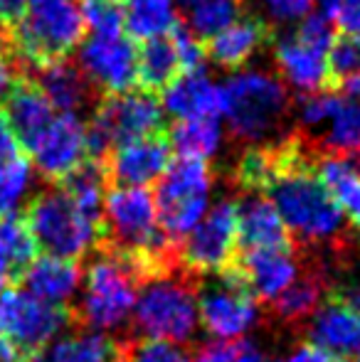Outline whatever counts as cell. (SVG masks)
<instances>
[{"label": "cell", "mask_w": 360, "mask_h": 362, "mask_svg": "<svg viewBox=\"0 0 360 362\" xmlns=\"http://www.w3.org/2000/svg\"><path fill=\"white\" fill-rule=\"evenodd\" d=\"M277 165L265 192H269L277 212L286 229L301 242H333L341 237L346 212L318 180L316 170L308 168L298 146L284 144L274 148Z\"/></svg>", "instance_id": "1"}, {"label": "cell", "mask_w": 360, "mask_h": 362, "mask_svg": "<svg viewBox=\"0 0 360 362\" xmlns=\"http://www.w3.org/2000/svg\"><path fill=\"white\" fill-rule=\"evenodd\" d=\"M178 269V267H175ZM175 269L141 284L134 305V325L153 340L187 343L200 323L195 274Z\"/></svg>", "instance_id": "2"}, {"label": "cell", "mask_w": 360, "mask_h": 362, "mask_svg": "<svg viewBox=\"0 0 360 362\" xmlns=\"http://www.w3.org/2000/svg\"><path fill=\"white\" fill-rule=\"evenodd\" d=\"M230 131L247 144H262L281 129L289 114V91L279 76L265 69L235 72L222 86Z\"/></svg>", "instance_id": "3"}, {"label": "cell", "mask_w": 360, "mask_h": 362, "mask_svg": "<svg viewBox=\"0 0 360 362\" xmlns=\"http://www.w3.org/2000/svg\"><path fill=\"white\" fill-rule=\"evenodd\" d=\"M144 284L139 269L121 254L104 249L84 274V296L77 315L91 330H114L134 313L136 296Z\"/></svg>", "instance_id": "4"}, {"label": "cell", "mask_w": 360, "mask_h": 362, "mask_svg": "<svg viewBox=\"0 0 360 362\" xmlns=\"http://www.w3.org/2000/svg\"><path fill=\"white\" fill-rule=\"evenodd\" d=\"M25 224L37 249L50 257L77 262L101 242V219L84 215L62 187L35 197L28 205Z\"/></svg>", "instance_id": "5"}, {"label": "cell", "mask_w": 360, "mask_h": 362, "mask_svg": "<svg viewBox=\"0 0 360 362\" xmlns=\"http://www.w3.org/2000/svg\"><path fill=\"white\" fill-rule=\"evenodd\" d=\"M15 49L23 59L45 67L67 54L82 42L84 20L77 0H37L28 3V13L10 30Z\"/></svg>", "instance_id": "6"}, {"label": "cell", "mask_w": 360, "mask_h": 362, "mask_svg": "<svg viewBox=\"0 0 360 362\" xmlns=\"http://www.w3.org/2000/svg\"><path fill=\"white\" fill-rule=\"evenodd\" d=\"M166 111L149 91H126L106 96L94 109L87 126V156L104 160L116 146L161 134Z\"/></svg>", "instance_id": "7"}, {"label": "cell", "mask_w": 360, "mask_h": 362, "mask_svg": "<svg viewBox=\"0 0 360 362\" xmlns=\"http://www.w3.org/2000/svg\"><path fill=\"white\" fill-rule=\"evenodd\" d=\"M212 173L205 160L175 158L158 180L156 207L158 222L170 244L182 242L210 210Z\"/></svg>", "instance_id": "8"}, {"label": "cell", "mask_w": 360, "mask_h": 362, "mask_svg": "<svg viewBox=\"0 0 360 362\" xmlns=\"http://www.w3.org/2000/svg\"><path fill=\"white\" fill-rule=\"evenodd\" d=\"M69 310L45 303L25 288H0V335L20 350L23 358L45 350L69 323Z\"/></svg>", "instance_id": "9"}, {"label": "cell", "mask_w": 360, "mask_h": 362, "mask_svg": "<svg viewBox=\"0 0 360 362\" xmlns=\"http://www.w3.org/2000/svg\"><path fill=\"white\" fill-rule=\"evenodd\" d=\"M237 244V202L220 200L182 239L178 262L190 274H222L235 264Z\"/></svg>", "instance_id": "10"}, {"label": "cell", "mask_w": 360, "mask_h": 362, "mask_svg": "<svg viewBox=\"0 0 360 362\" xmlns=\"http://www.w3.org/2000/svg\"><path fill=\"white\" fill-rule=\"evenodd\" d=\"M197 308L205 330L217 340L245 338L260 320V303L235 267L222 272L220 281L197 296Z\"/></svg>", "instance_id": "11"}, {"label": "cell", "mask_w": 360, "mask_h": 362, "mask_svg": "<svg viewBox=\"0 0 360 362\" xmlns=\"http://www.w3.org/2000/svg\"><path fill=\"white\" fill-rule=\"evenodd\" d=\"M77 67L91 86H99L109 96L126 94L139 79V49L124 33L91 35L79 47Z\"/></svg>", "instance_id": "12"}, {"label": "cell", "mask_w": 360, "mask_h": 362, "mask_svg": "<svg viewBox=\"0 0 360 362\" xmlns=\"http://www.w3.org/2000/svg\"><path fill=\"white\" fill-rule=\"evenodd\" d=\"M28 153L42 177L64 180L87 160V126L77 114H57Z\"/></svg>", "instance_id": "13"}, {"label": "cell", "mask_w": 360, "mask_h": 362, "mask_svg": "<svg viewBox=\"0 0 360 362\" xmlns=\"http://www.w3.org/2000/svg\"><path fill=\"white\" fill-rule=\"evenodd\" d=\"M170 165V144L161 134L116 146L104 158L109 182L131 187H146L161 180L166 168Z\"/></svg>", "instance_id": "14"}, {"label": "cell", "mask_w": 360, "mask_h": 362, "mask_svg": "<svg viewBox=\"0 0 360 362\" xmlns=\"http://www.w3.org/2000/svg\"><path fill=\"white\" fill-rule=\"evenodd\" d=\"M232 267L237 269L252 296L267 303H274L298 279V262L291 247L245 249V254L237 257Z\"/></svg>", "instance_id": "15"}, {"label": "cell", "mask_w": 360, "mask_h": 362, "mask_svg": "<svg viewBox=\"0 0 360 362\" xmlns=\"http://www.w3.org/2000/svg\"><path fill=\"white\" fill-rule=\"evenodd\" d=\"M161 106L166 114L178 121L220 119L225 109V94H222V86L212 81L202 69L180 72L163 89Z\"/></svg>", "instance_id": "16"}, {"label": "cell", "mask_w": 360, "mask_h": 362, "mask_svg": "<svg viewBox=\"0 0 360 362\" xmlns=\"http://www.w3.org/2000/svg\"><path fill=\"white\" fill-rule=\"evenodd\" d=\"M308 340L336 358L360 353V310L331 296L328 303L311 313Z\"/></svg>", "instance_id": "17"}, {"label": "cell", "mask_w": 360, "mask_h": 362, "mask_svg": "<svg viewBox=\"0 0 360 362\" xmlns=\"http://www.w3.org/2000/svg\"><path fill=\"white\" fill-rule=\"evenodd\" d=\"M274 59H277V67L284 79L303 94H313V91H323L333 86L326 52L301 42L296 35H286V37L277 40Z\"/></svg>", "instance_id": "18"}, {"label": "cell", "mask_w": 360, "mask_h": 362, "mask_svg": "<svg viewBox=\"0 0 360 362\" xmlns=\"http://www.w3.org/2000/svg\"><path fill=\"white\" fill-rule=\"evenodd\" d=\"M59 111L47 101L35 81L18 79V84L10 89L8 106H5V119H8L13 136L20 148L30 151V146L47 131V126L54 121Z\"/></svg>", "instance_id": "19"}, {"label": "cell", "mask_w": 360, "mask_h": 362, "mask_svg": "<svg viewBox=\"0 0 360 362\" xmlns=\"http://www.w3.org/2000/svg\"><path fill=\"white\" fill-rule=\"evenodd\" d=\"M18 279H23L25 291L35 298L64 308V303H69V298L82 286L84 274L82 267L72 259L42 254V257H35Z\"/></svg>", "instance_id": "20"}, {"label": "cell", "mask_w": 360, "mask_h": 362, "mask_svg": "<svg viewBox=\"0 0 360 362\" xmlns=\"http://www.w3.org/2000/svg\"><path fill=\"white\" fill-rule=\"evenodd\" d=\"M237 232L245 249H286L291 247L289 229L274 202L262 192H250L237 205Z\"/></svg>", "instance_id": "21"}, {"label": "cell", "mask_w": 360, "mask_h": 362, "mask_svg": "<svg viewBox=\"0 0 360 362\" xmlns=\"http://www.w3.org/2000/svg\"><path fill=\"white\" fill-rule=\"evenodd\" d=\"M35 84L42 89V94L59 114H79L84 106H89L91 96H94L84 72L67 59H57V62L37 67Z\"/></svg>", "instance_id": "22"}, {"label": "cell", "mask_w": 360, "mask_h": 362, "mask_svg": "<svg viewBox=\"0 0 360 362\" xmlns=\"http://www.w3.org/2000/svg\"><path fill=\"white\" fill-rule=\"evenodd\" d=\"M267 37H269V30H267V25L260 18L235 20L222 33L210 37L207 54L220 67L237 69L260 52V47L267 42Z\"/></svg>", "instance_id": "23"}, {"label": "cell", "mask_w": 360, "mask_h": 362, "mask_svg": "<svg viewBox=\"0 0 360 362\" xmlns=\"http://www.w3.org/2000/svg\"><path fill=\"white\" fill-rule=\"evenodd\" d=\"M124 5V30L131 40L168 37L178 28V10L173 0H121Z\"/></svg>", "instance_id": "24"}, {"label": "cell", "mask_w": 360, "mask_h": 362, "mask_svg": "<svg viewBox=\"0 0 360 362\" xmlns=\"http://www.w3.org/2000/svg\"><path fill=\"white\" fill-rule=\"evenodd\" d=\"M62 190L72 197V202L84 212V215L101 219L104 212V197L109 187V175H106L104 160L87 158L74 173L64 177Z\"/></svg>", "instance_id": "25"}, {"label": "cell", "mask_w": 360, "mask_h": 362, "mask_svg": "<svg viewBox=\"0 0 360 362\" xmlns=\"http://www.w3.org/2000/svg\"><path fill=\"white\" fill-rule=\"evenodd\" d=\"M170 148L178 153V158H192L205 160L212 158L222 146V126L217 119H190L178 121L170 131Z\"/></svg>", "instance_id": "26"}, {"label": "cell", "mask_w": 360, "mask_h": 362, "mask_svg": "<svg viewBox=\"0 0 360 362\" xmlns=\"http://www.w3.org/2000/svg\"><path fill=\"white\" fill-rule=\"evenodd\" d=\"M180 74L178 54L170 42V37H156L139 49V84L144 91H163L175 76Z\"/></svg>", "instance_id": "27"}, {"label": "cell", "mask_w": 360, "mask_h": 362, "mask_svg": "<svg viewBox=\"0 0 360 362\" xmlns=\"http://www.w3.org/2000/svg\"><path fill=\"white\" fill-rule=\"evenodd\" d=\"M321 131V146L328 151V156L360 158V101L353 96H341L331 121Z\"/></svg>", "instance_id": "28"}, {"label": "cell", "mask_w": 360, "mask_h": 362, "mask_svg": "<svg viewBox=\"0 0 360 362\" xmlns=\"http://www.w3.org/2000/svg\"><path fill=\"white\" fill-rule=\"evenodd\" d=\"M45 353L50 362H116L119 345L96 330H87V333L64 335Z\"/></svg>", "instance_id": "29"}, {"label": "cell", "mask_w": 360, "mask_h": 362, "mask_svg": "<svg viewBox=\"0 0 360 362\" xmlns=\"http://www.w3.org/2000/svg\"><path fill=\"white\" fill-rule=\"evenodd\" d=\"M240 0H182L185 28L195 37L210 40L240 18Z\"/></svg>", "instance_id": "30"}, {"label": "cell", "mask_w": 360, "mask_h": 362, "mask_svg": "<svg viewBox=\"0 0 360 362\" xmlns=\"http://www.w3.org/2000/svg\"><path fill=\"white\" fill-rule=\"evenodd\" d=\"M33 187V165L25 156L0 158V219L18 212Z\"/></svg>", "instance_id": "31"}, {"label": "cell", "mask_w": 360, "mask_h": 362, "mask_svg": "<svg viewBox=\"0 0 360 362\" xmlns=\"http://www.w3.org/2000/svg\"><path fill=\"white\" fill-rule=\"evenodd\" d=\"M323 298V279L321 276H303L296 279L277 300H274V308L277 315L289 323H296L303 320L313 313V310L321 305Z\"/></svg>", "instance_id": "32"}, {"label": "cell", "mask_w": 360, "mask_h": 362, "mask_svg": "<svg viewBox=\"0 0 360 362\" xmlns=\"http://www.w3.org/2000/svg\"><path fill=\"white\" fill-rule=\"evenodd\" d=\"M316 175L318 180L323 182L331 197L343 205L348 200L353 190L358 187L360 182V165L356 158H348V156H326L316 168Z\"/></svg>", "instance_id": "33"}, {"label": "cell", "mask_w": 360, "mask_h": 362, "mask_svg": "<svg viewBox=\"0 0 360 362\" xmlns=\"http://www.w3.org/2000/svg\"><path fill=\"white\" fill-rule=\"evenodd\" d=\"M0 244H3L5 254H8L10 264H13L18 276L23 274V269L37 257V244H35L25 219H20L18 215L0 219Z\"/></svg>", "instance_id": "34"}, {"label": "cell", "mask_w": 360, "mask_h": 362, "mask_svg": "<svg viewBox=\"0 0 360 362\" xmlns=\"http://www.w3.org/2000/svg\"><path fill=\"white\" fill-rule=\"evenodd\" d=\"M84 28L91 35H121L124 33V5L121 0H82Z\"/></svg>", "instance_id": "35"}, {"label": "cell", "mask_w": 360, "mask_h": 362, "mask_svg": "<svg viewBox=\"0 0 360 362\" xmlns=\"http://www.w3.org/2000/svg\"><path fill=\"white\" fill-rule=\"evenodd\" d=\"M195 362H265L262 348L247 338L235 340H212L202 345L195 355Z\"/></svg>", "instance_id": "36"}, {"label": "cell", "mask_w": 360, "mask_h": 362, "mask_svg": "<svg viewBox=\"0 0 360 362\" xmlns=\"http://www.w3.org/2000/svg\"><path fill=\"white\" fill-rule=\"evenodd\" d=\"M121 353L131 362H192L190 353L182 345L168 343V340L144 338L136 343H124Z\"/></svg>", "instance_id": "37"}, {"label": "cell", "mask_w": 360, "mask_h": 362, "mask_svg": "<svg viewBox=\"0 0 360 362\" xmlns=\"http://www.w3.org/2000/svg\"><path fill=\"white\" fill-rule=\"evenodd\" d=\"M326 59L333 84L353 79L356 74H360V37H351V35L336 37V42L328 49Z\"/></svg>", "instance_id": "38"}, {"label": "cell", "mask_w": 360, "mask_h": 362, "mask_svg": "<svg viewBox=\"0 0 360 362\" xmlns=\"http://www.w3.org/2000/svg\"><path fill=\"white\" fill-rule=\"evenodd\" d=\"M338 101H341V96H338L336 91H328V89L306 94V99L298 104V111H296L298 124H301L306 131H321L323 126L331 121Z\"/></svg>", "instance_id": "39"}, {"label": "cell", "mask_w": 360, "mask_h": 362, "mask_svg": "<svg viewBox=\"0 0 360 362\" xmlns=\"http://www.w3.org/2000/svg\"><path fill=\"white\" fill-rule=\"evenodd\" d=\"M170 42H173L175 54H178L180 72H197V69H202V62H205L207 52L200 37H195L190 30L178 25V28L170 33Z\"/></svg>", "instance_id": "40"}, {"label": "cell", "mask_w": 360, "mask_h": 362, "mask_svg": "<svg viewBox=\"0 0 360 362\" xmlns=\"http://www.w3.org/2000/svg\"><path fill=\"white\" fill-rule=\"evenodd\" d=\"M321 15L343 35L360 37V0H321Z\"/></svg>", "instance_id": "41"}, {"label": "cell", "mask_w": 360, "mask_h": 362, "mask_svg": "<svg viewBox=\"0 0 360 362\" xmlns=\"http://www.w3.org/2000/svg\"><path fill=\"white\" fill-rule=\"evenodd\" d=\"M296 37L301 40V42L311 45V47H316L328 54L331 45L336 42V28H333L331 20H328L326 15L308 13L306 18L301 20V25H298Z\"/></svg>", "instance_id": "42"}, {"label": "cell", "mask_w": 360, "mask_h": 362, "mask_svg": "<svg viewBox=\"0 0 360 362\" xmlns=\"http://www.w3.org/2000/svg\"><path fill=\"white\" fill-rule=\"evenodd\" d=\"M267 18L274 23H296L313 10V0H260Z\"/></svg>", "instance_id": "43"}, {"label": "cell", "mask_w": 360, "mask_h": 362, "mask_svg": "<svg viewBox=\"0 0 360 362\" xmlns=\"http://www.w3.org/2000/svg\"><path fill=\"white\" fill-rule=\"evenodd\" d=\"M284 362H348L346 358H336V355L326 353L323 348H318V345H298L296 350L291 353V358L284 360Z\"/></svg>", "instance_id": "44"}, {"label": "cell", "mask_w": 360, "mask_h": 362, "mask_svg": "<svg viewBox=\"0 0 360 362\" xmlns=\"http://www.w3.org/2000/svg\"><path fill=\"white\" fill-rule=\"evenodd\" d=\"M28 13V0H0V28L13 30Z\"/></svg>", "instance_id": "45"}, {"label": "cell", "mask_w": 360, "mask_h": 362, "mask_svg": "<svg viewBox=\"0 0 360 362\" xmlns=\"http://www.w3.org/2000/svg\"><path fill=\"white\" fill-rule=\"evenodd\" d=\"M15 74H18V67L13 64V59L5 52H0V99L5 94H10V89L18 84V76Z\"/></svg>", "instance_id": "46"}, {"label": "cell", "mask_w": 360, "mask_h": 362, "mask_svg": "<svg viewBox=\"0 0 360 362\" xmlns=\"http://www.w3.org/2000/svg\"><path fill=\"white\" fill-rule=\"evenodd\" d=\"M13 153H20V146L15 141L8 119H5V111H0V158L13 156Z\"/></svg>", "instance_id": "47"}, {"label": "cell", "mask_w": 360, "mask_h": 362, "mask_svg": "<svg viewBox=\"0 0 360 362\" xmlns=\"http://www.w3.org/2000/svg\"><path fill=\"white\" fill-rule=\"evenodd\" d=\"M341 207H343V212L348 215V219L353 222V227H356L358 232H360V182H358L356 190L348 195V200L343 202Z\"/></svg>", "instance_id": "48"}, {"label": "cell", "mask_w": 360, "mask_h": 362, "mask_svg": "<svg viewBox=\"0 0 360 362\" xmlns=\"http://www.w3.org/2000/svg\"><path fill=\"white\" fill-rule=\"evenodd\" d=\"M18 279V274H15L13 264H10L8 254H5L3 244H0V288L10 286V281H15Z\"/></svg>", "instance_id": "49"}, {"label": "cell", "mask_w": 360, "mask_h": 362, "mask_svg": "<svg viewBox=\"0 0 360 362\" xmlns=\"http://www.w3.org/2000/svg\"><path fill=\"white\" fill-rule=\"evenodd\" d=\"M346 86H348V94H351L353 99H358V101H360V74H356L353 79H348V81H346Z\"/></svg>", "instance_id": "50"}, {"label": "cell", "mask_w": 360, "mask_h": 362, "mask_svg": "<svg viewBox=\"0 0 360 362\" xmlns=\"http://www.w3.org/2000/svg\"><path fill=\"white\" fill-rule=\"evenodd\" d=\"M116 362H131L124 353H121V345H119V358H116Z\"/></svg>", "instance_id": "51"}, {"label": "cell", "mask_w": 360, "mask_h": 362, "mask_svg": "<svg viewBox=\"0 0 360 362\" xmlns=\"http://www.w3.org/2000/svg\"><path fill=\"white\" fill-rule=\"evenodd\" d=\"M5 33H8V30H3V28H0V45H3V42H5V37H3V35H5Z\"/></svg>", "instance_id": "52"}, {"label": "cell", "mask_w": 360, "mask_h": 362, "mask_svg": "<svg viewBox=\"0 0 360 362\" xmlns=\"http://www.w3.org/2000/svg\"><path fill=\"white\" fill-rule=\"evenodd\" d=\"M28 3H37V0H28Z\"/></svg>", "instance_id": "53"}, {"label": "cell", "mask_w": 360, "mask_h": 362, "mask_svg": "<svg viewBox=\"0 0 360 362\" xmlns=\"http://www.w3.org/2000/svg\"><path fill=\"white\" fill-rule=\"evenodd\" d=\"M274 362H284V360H274Z\"/></svg>", "instance_id": "54"}, {"label": "cell", "mask_w": 360, "mask_h": 362, "mask_svg": "<svg viewBox=\"0 0 360 362\" xmlns=\"http://www.w3.org/2000/svg\"><path fill=\"white\" fill-rule=\"evenodd\" d=\"M358 362H360V355H358Z\"/></svg>", "instance_id": "55"}]
</instances>
